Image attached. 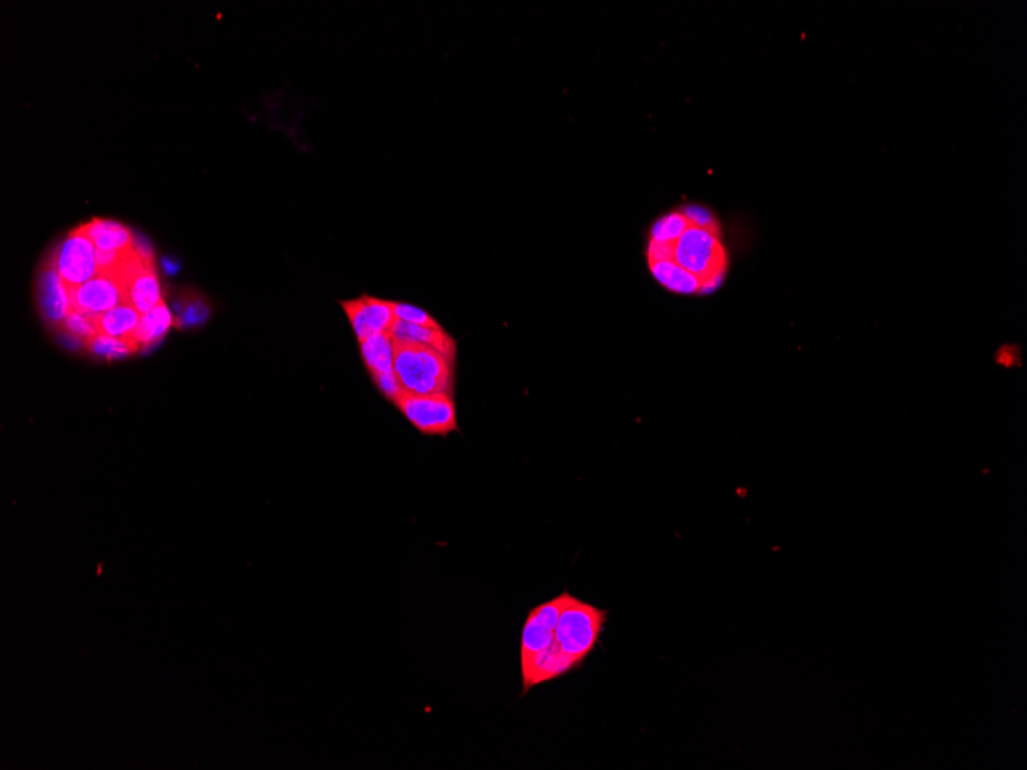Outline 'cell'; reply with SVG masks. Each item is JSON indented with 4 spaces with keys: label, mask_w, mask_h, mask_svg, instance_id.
Instances as JSON below:
<instances>
[{
    "label": "cell",
    "mask_w": 1027,
    "mask_h": 770,
    "mask_svg": "<svg viewBox=\"0 0 1027 770\" xmlns=\"http://www.w3.org/2000/svg\"><path fill=\"white\" fill-rule=\"evenodd\" d=\"M79 228L99 251H125L134 243V234L130 228L114 220L96 217Z\"/></svg>",
    "instance_id": "cell-11"
},
{
    "label": "cell",
    "mask_w": 1027,
    "mask_h": 770,
    "mask_svg": "<svg viewBox=\"0 0 1027 770\" xmlns=\"http://www.w3.org/2000/svg\"><path fill=\"white\" fill-rule=\"evenodd\" d=\"M210 316V308L207 303L203 302L202 299H183L182 305L179 308V319L177 323L180 326H194L200 325L205 322Z\"/></svg>",
    "instance_id": "cell-20"
},
{
    "label": "cell",
    "mask_w": 1027,
    "mask_h": 770,
    "mask_svg": "<svg viewBox=\"0 0 1027 770\" xmlns=\"http://www.w3.org/2000/svg\"><path fill=\"white\" fill-rule=\"evenodd\" d=\"M128 297L130 303L140 312L147 314L151 309L162 303V289L157 279L156 266H150L139 276L134 277L128 285Z\"/></svg>",
    "instance_id": "cell-14"
},
{
    "label": "cell",
    "mask_w": 1027,
    "mask_h": 770,
    "mask_svg": "<svg viewBox=\"0 0 1027 770\" xmlns=\"http://www.w3.org/2000/svg\"><path fill=\"white\" fill-rule=\"evenodd\" d=\"M389 336H391V339L396 340V342L417 343V345L428 346V348L440 352L449 362L454 363V360H456V340L449 336L442 326L431 328V326L413 325V323H406L396 319L393 328L389 331Z\"/></svg>",
    "instance_id": "cell-10"
},
{
    "label": "cell",
    "mask_w": 1027,
    "mask_h": 770,
    "mask_svg": "<svg viewBox=\"0 0 1027 770\" xmlns=\"http://www.w3.org/2000/svg\"><path fill=\"white\" fill-rule=\"evenodd\" d=\"M340 305L345 309L346 317L353 326L354 334L359 342L374 336V334L391 331L396 322L391 300L362 296L359 299L340 302Z\"/></svg>",
    "instance_id": "cell-8"
},
{
    "label": "cell",
    "mask_w": 1027,
    "mask_h": 770,
    "mask_svg": "<svg viewBox=\"0 0 1027 770\" xmlns=\"http://www.w3.org/2000/svg\"><path fill=\"white\" fill-rule=\"evenodd\" d=\"M71 302L74 309L102 316L116 306L130 303V297L125 283L110 274L99 273L84 285L71 289Z\"/></svg>",
    "instance_id": "cell-7"
},
{
    "label": "cell",
    "mask_w": 1027,
    "mask_h": 770,
    "mask_svg": "<svg viewBox=\"0 0 1027 770\" xmlns=\"http://www.w3.org/2000/svg\"><path fill=\"white\" fill-rule=\"evenodd\" d=\"M691 225L683 211L666 214L654 223L649 240L654 242H675Z\"/></svg>",
    "instance_id": "cell-19"
},
{
    "label": "cell",
    "mask_w": 1027,
    "mask_h": 770,
    "mask_svg": "<svg viewBox=\"0 0 1027 770\" xmlns=\"http://www.w3.org/2000/svg\"><path fill=\"white\" fill-rule=\"evenodd\" d=\"M394 316L397 320L402 322L413 323V325L420 326H431V328H437L440 323L434 319L429 312L425 309L419 308V306L409 305V303L393 302Z\"/></svg>",
    "instance_id": "cell-21"
},
{
    "label": "cell",
    "mask_w": 1027,
    "mask_h": 770,
    "mask_svg": "<svg viewBox=\"0 0 1027 770\" xmlns=\"http://www.w3.org/2000/svg\"><path fill=\"white\" fill-rule=\"evenodd\" d=\"M648 266L657 282L674 293L700 294L702 291V282L674 260H648Z\"/></svg>",
    "instance_id": "cell-13"
},
{
    "label": "cell",
    "mask_w": 1027,
    "mask_h": 770,
    "mask_svg": "<svg viewBox=\"0 0 1027 770\" xmlns=\"http://www.w3.org/2000/svg\"><path fill=\"white\" fill-rule=\"evenodd\" d=\"M394 345V372L409 394H453L454 363L440 352L417 345L396 342Z\"/></svg>",
    "instance_id": "cell-2"
},
{
    "label": "cell",
    "mask_w": 1027,
    "mask_h": 770,
    "mask_svg": "<svg viewBox=\"0 0 1027 770\" xmlns=\"http://www.w3.org/2000/svg\"><path fill=\"white\" fill-rule=\"evenodd\" d=\"M606 617L608 611L595 608L566 592L551 646L522 668V695L539 684L557 680L582 668L586 658L599 646Z\"/></svg>",
    "instance_id": "cell-1"
},
{
    "label": "cell",
    "mask_w": 1027,
    "mask_h": 770,
    "mask_svg": "<svg viewBox=\"0 0 1027 770\" xmlns=\"http://www.w3.org/2000/svg\"><path fill=\"white\" fill-rule=\"evenodd\" d=\"M60 329L65 332V336L84 343L85 346L99 334V316L73 308L60 325Z\"/></svg>",
    "instance_id": "cell-18"
},
{
    "label": "cell",
    "mask_w": 1027,
    "mask_h": 770,
    "mask_svg": "<svg viewBox=\"0 0 1027 770\" xmlns=\"http://www.w3.org/2000/svg\"><path fill=\"white\" fill-rule=\"evenodd\" d=\"M566 592L568 591L531 609L526 617L522 641H520V666L522 668H526L551 646L557 620H559L560 611L565 603Z\"/></svg>",
    "instance_id": "cell-6"
},
{
    "label": "cell",
    "mask_w": 1027,
    "mask_h": 770,
    "mask_svg": "<svg viewBox=\"0 0 1027 770\" xmlns=\"http://www.w3.org/2000/svg\"><path fill=\"white\" fill-rule=\"evenodd\" d=\"M171 325H173V316H171L170 309L165 302L159 303L156 308L140 317L139 326L134 332V339L139 343L140 349L150 348L167 334Z\"/></svg>",
    "instance_id": "cell-15"
},
{
    "label": "cell",
    "mask_w": 1027,
    "mask_h": 770,
    "mask_svg": "<svg viewBox=\"0 0 1027 770\" xmlns=\"http://www.w3.org/2000/svg\"><path fill=\"white\" fill-rule=\"evenodd\" d=\"M393 405L425 437H448L459 431L451 394L416 395L403 391Z\"/></svg>",
    "instance_id": "cell-4"
},
{
    "label": "cell",
    "mask_w": 1027,
    "mask_h": 770,
    "mask_svg": "<svg viewBox=\"0 0 1027 770\" xmlns=\"http://www.w3.org/2000/svg\"><path fill=\"white\" fill-rule=\"evenodd\" d=\"M39 305L45 320L50 325H62L71 309V289L60 276L53 257L48 259L39 277Z\"/></svg>",
    "instance_id": "cell-9"
},
{
    "label": "cell",
    "mask_w": 1027,
    "mask_h": 770,
    "mask_svg": "<svg viewBox=\"0 0 1027 770\" xmlns=\"http://www.w3.org/2000/svg\"><path fill=\"white\" fill-rule=\"evenodd\" d=\"M682 211L683 214L688 217V220L692 225L700 226V228H705V230L714 231V233H720L717 220H715V217L712 216L708 210L702 208V206H686Z\"/></svg>",
    "instance_id": "cell-22"
},
{
    "label": "cell",
    "mask_w": 1027,
    "mask_h": 770,
    "mask_svg": "<svg viewBox=\"0 0 1027 770\" xmlns=\"http://www.w3.org/2000/svg\"><path fill=\"white\" fill-rule=\"evenodd\" d=\"M51 257L70 289L84 285L99 274L96 246L80 228L68 234L67 239L60 243L56 253Z\"/></svg>",
    "instance_id": "cell-5"
},
{
    "label": "cell",
    "mask_w": 1027,
    "mask_h": 770,
    "mask_svg": "<svg viewBox=\"0 0 1027 770\" xmlns=\"http://www.w3.org/2000/svg\"><path fill=\"white\" fill-rule=\"evenodd\" d=\"M140 317L142 314L131 303L116 306L99 316V332L119 339H134Z\"/></svg>",
    "instance_id": "cell-16"
},
{
    "label": "cell",
    "mask_w": 1027,
    "mask_h": 770,
    "mask_svg": "<svg viewBox=\"0 0 1027 770\" xmlns=\"http://www.w3.org/2000/svg\"><path fill=\"white\" fill-rule=\"evenodd\" d=\"M85 348L93 352L94 356L102 357V359H120V357L130 356L133 352L139 351L140 345L136 339H119V337H111L99 332L85 345Z\"/></svg>",
    "instance_id": "cell-17"
},
{
    "label": "cell",
    "mask_w": 1027,
    "mask_h": 770,
    "mask_svg": "<svg viewBox=\"0 0 1027 770\" xmlns=\"http://www.w3.org/2000/svg\"><path fill=\"white\" fill-rule=\"evenodd\" d=\"M672 243V256L692 276L702 282L700 294H709L722 285L726 273V253L720 233L689 225Z\"/></svg>",
    "instance_id": "cell-3"
},
{
    "label": "cell",
    "mask_w": 1027,
    "mask_h": 770,
    "mask_svg": "<svg viewBox=\"0 0 1027 770\" xmlns=\"http://www.w3.org/2000/svg\"><path fill=\"white\" fill-rule=\"evenodd\" d=\"M360 343V354L371 377L394 372V345L389 332L374 334Z\"/></svg>",
    "instance_id": "cell-12"
}]
</instances>
